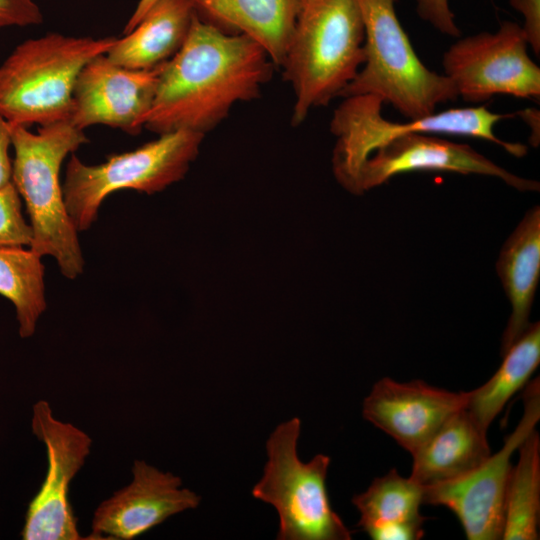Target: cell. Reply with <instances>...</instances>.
<instances>
[{"label": "cell", "instance_id": "10", "mask_svg": "<svg viewBox=\"0 0 540 540\" xmlns=\"http://www.w3.org/2000/svg\"><path fill=\"white\" fill-rule=\"evenodd\" d=\"M523 402L524 412L519 423L497 453L461 477L423 486V503L451 510L468 540L502 539L511 457L540 419L538 377L528 383Z\"/></svg>", "mask_w": 540, "mask_h": 540}, {"label": "cell", "instance_id": "24", "mask_svg": "<svg viewBox=\"0 0 540 540\" xmlns=\"http://www.w3.org/2000/svg\"><path fill=\"white\" fill-rule=\"evenodd\" d=\"M31 225L22 214L21 197L11 182L0 188V246H30Z\"/></svg>", "mask_w": 540, "mask_h": 540}, {"label": "cell", "instance_id": "18", "mask_svg": "<svg viewBox=\"0 0 540 540\" xmlns=\"http://www.w3.org/2000/svg\"><path fill=\"white\" fill-rule=\"evenodd\" d=\"M487 434L462 408L412 454L410 478L428 486L465 475L491 455Z\"/></svg>", "mask_w": 540, "mask_h": 540}, {"label": "cell", "instance_id": "12", "mask_svg": "<svg viewBox=\"0 0 540 540\" xmlns=\"http://www.w3.org/2000/svg\"><path fill=\"white\" fill-rule=\"evenodd\" d=\"M161 66L133 70L114 64L105 53L95 56L76 78L68 121L80 130L106 125L138 134L151 108Z\"/></svg>", "mask_w": 540, "mask_h": 540}, {"label": "cell", "instance_id": "30", "mask_svg": "<svg viewBox=\"0 0 540 540\" xmlns=\"http://www.w3.org/2000/svg\"><path fill=\"white\" fill-rule=\"evenodd\" d=\"M157 1L159 0H139L132 15L124 26L123 34L125 35L132 31Z\"/></svg>", "mask_w": 540, "mask_h": 540}, {"label": "cell", "instance_id": "11", "mask_svg": "<svg viewBox=\"0 0 540 540\" xmlns=\"http://www.w3.org/2000/svg\"><path fill=\"white\" fill-rule=\"evenodd\" d=\"M31 427L33 434L45 444L48 466L39 491L28 505L21 538L84 539L78 531L69 489L90 454L92 439L73 424L56 419L45 400L34 404Z\"/></svg>", "mask_w": 540, "mask_h": 540}, {"label": "cell", "instance_id": "6", "mask_svg": "<svg viewBox=\"0 0 540 540\" xmlns=\"http://www.w3.org/2000/svg\"><path fill=\"white\" fill-rule=\"evenodd\" d=\"M384 101L371 94L344 97L330 123L336 137L332 166L336 180L353 192L362 164L379 147L410 133L448 134L483 139L501 146L516 157L527 153V147L499 139L494 126L512 114L495 113L485 106L454 108L434 112L405 123L391 122L381 114Z\"/></svg>", "mask_w": 540, "mask_h": 540}, {"label": "cell", "instance_id": "3", "mask_svg": "<svg viewBox=\"0 0 540 540\" xmlns=\"http://www.w3.org/2000/svg\"><path fill=\"white\" fill-rule=\"evenodd\" d=\"M87 142L84 130L69 121L42 125L36 133L22 125L12 129V183L29 215L33 231L29 248L41 257H53L68 279L82 274L85 262L78 231L66 210L60 169L64 159Z\"/></svg>", "mask_w": 540, "mask_h": 540}, {"label": "cell", "instance_id": "5", "mask_svg": "<svg viewBox=\"0 0 540 540\" xmlns=\"http://www.w3.org/2000/svg\"><path fill=\"white\" fill-rule=\"evenodd\" d=\"M364 26V63L342 98L371 94L408 119L458 98L451 81L426 67L396 14V0H356Z\"/></svg>", "mask_w": 540, "mask_h": 540}, {"label": "cell", "instance_id": "1", "mask_svg": "<svg viewBox=\"0 0 540 540\" xmlns=\"http://www.w3.org/2000/svg\"><path fill=\"white\" fill-rule=\"evenodd\" d=\"M273 66L254 40L195 14L184 44L161 66L144 127L158 135L180 130L205 135L236 103L260 95Z\"/></svg>", "mask_w": 540, "mask_h": 540}, {"label": "cell", "instance_id": "29", "mask_svg": "<svg viewBox=\"0 0 540 540\" xmlns=\"http://www.w3.org/2000/svg\"><path fill=\"white\" fill-rule=\"evenodd\" d=\"M519 116L524 122L531 128V135L529 137L530 143L537 147L540 142V114L539 110L535 108H528L518 112Z\"/></svg>", "mask_w": 540, "mask_h": 540}, {"label": "cell", "instance_id": "19", "mask_svg": "<svg viewBox=\"0 0 540 540\" xmlns=\"http://www.w3.org/2000/svg\"><path fill=\"white\" fill-rule=\"evenodd\" d=\"M195 12L188 0L157 1L129 33L105 53L116 65L151 70L170 60L184 44Z\"/></svg>", "mask_w": 540, "mask_h": 540}, {"label": "cell", "instance_id": "15", "mask_svg": "<svg viewBox=\"0 0 540 540\" xmlns=\"http://www.w3.org/2000/svg\"><path fill=\"white\" fill-rule=\"evenodd\" d=\"M466 401L467 392L448 391L422 380L397 382L383 377L364 399L362 415L412 455Z\"/></svg>", "mask_w": 540, "mask_h": 540}, {"label": "cell", "instance_id": "25", "mask_svg": "<svg viewBox=\"0 0 540 540\" xmlns=\"http://www.w3.org/2000/svg\"><path fill=\"white\" fill-rule=\"evenodd\" d=\"M416 12L425 22L429 23L440 33L459 37L460 29L455 21L449 0H415Z\"/></svg>", "mask_w": 540, "mask_h": 540}, {"label": "cell", "instance_id": "8", "mask_svg": "<svg viewBox=\"0 0 540 540\" xmlns=\"http://www.w3.org/2000/svg\"><path fill=\"white\" fill-rule=\"evenodd\" d=\"M300 431V419L293 417L270 434L268 460L252 495L276 509L278 540H350L351 532L333 510L327 492L330 457L317 454L302 462L297 453Z\"/></svg>", "mask_w": 540, "mask_h": 540}, {"label": "cell", "instance_id": "9", "mask_svg": "<svg viewBox=\"0 0 540 540\" xmlns=\"http://www.w3.org/2000/svg\"><path fill=\"white\" fill-rule=\"evenodd\" d=\"M522 26L503 21L496 32H481L453 43L443 55L444 75L458 97L479 103L494 95L540 99V68L528 55Z\"/></svg>", "mask_w": 540, "mask_h": 540}, {"label": "cell", "instance_id": "2", "mask_svg": "<svg viewBox=\"0 0 540 540\" xmlns=\"http://www.w3.org/2000/svg\"><path fill=\"white\" fill-rule=\"evenodd\" d=\"M364 38L356 0H299L280 65L295 94L292 125L341 96L364 63Z\"/></svg>", "mask_w": 540, "mask_h": 540}, {"label": "cell", "instance_id": "4", "mask_svg": "<svg viewBox=\"0 0 540 540\" xmlns=\"http://www.w3.org/2000/svg\"><path fill=\"white\" fill-rule=\"evenodd\" d=\"M116 39L48 33L18 44L0 65V116L13 126L68 121L79 72Z\"/></svg>", "mask_w": 540, "mask_h": 540}, {"label": "cell", "instance_id": "22", "mask_svg": "<svg viewBox=\"0 0 540 540\" xmlns=\"http://www.w3.org/2000/svg\"><path fill=\"white\" fill-rule=\"evenodd\" d=\"M507 482L503 540H538L540 515V437L534 429L519 448Z\"/></svg>", "mask_w": 540, "mask_h": 540}, {"label": "cell", "instance_id": "16", "mask_svg": "<svg viewBox=\"0 0 540 540\" xmlns=\"http://www.w3.org/2000/svg\"><path fill=\"white\" fill-rule=\"evenodd\" d=\"M195 14L218 28L245 35L280 66L290 41L299 0H188ZM226 29V32H227Z\"/></svg>", "mask_w": 540, "mask_h": 540}, {"label": "cell", "instance_id": "23", "mask_svg": "<svg viewBox=\"0 0 540 540\" xmlns=\"http://www.w3.org/2000/svg\"><path fill=\"white\" fill-rule=\"evenodd\" d=\"M41 258L30 248L0 246V295L14 305L22 338L35 333L47 307Z\"/></svg>", "mask_w": 540, "mask_h": 540}, {"label": "cell", "instance_id": "21", "mask_svg": "<svg viewBox=\"0 0 540 540\" xmlns=\"http://www.w3.org/2000/svg\"><path fill=\"white\" fill-rule=\"evenodd\" d=\"M360 513L358 526L371 539L381 530L408 525L423 527L426 518L420 514L423 503V486L412 478L401 476L391 469L375 478L366 491L352 498Z\"/></svg>", "mask_w": 540, "mask_h": 540}, {"label": "cell", "instance_id": "28", "mask_svg": "<svg viewBox=\"0 0 540 540\" xmlns=\"http://www.w3.org/2000/svg\"><path fill=\"white\" fill-rule=\"evenodd\" d=\"M12 129L13 126L0 116V188L12 182V160L9 156Z\"/></svg>", "mask_w": 540, "mask_h": 540}, {"label": "cell", "instance_id": "13", "mask_svg": "<svg viewBox=\"0 0 540 540\" xmlns=\"http://www.w3.org/2000/svg\"><path fill=\"white\" fill-rule=\"evenodd\" d=\"M132 481L99 504L86 539L132 540L169 517L199 506L201 497L182 479L135 460Z\"/></svg>", "mask_w": 540, "mask_h": 540}, {"label": "cell", "instance_id": "14", "mask_svg": "<svg viewBox=\"0 0 540 540\" xmlns=\"http://www.w3.org/2000/svg\"><path fill=\"white\" fill-rule=\"evenodd\" d=\"M419 170L492 176L519 191H539L538 181L514 175L467 144L410 133L387 142L366 159L352 193L361 195L397 174Z\"/></svg>", "mask_w": 540, "mask_h": 540}, {"label": "cell", "instance_id": "20", "mask_svg": "<svg viewBox=\"0 0 540 540\" xmlns=\"http://www.w3.org/2000/svg\"><path fill=\"white\" fill-rule=\"evenodd\" d=\"M502 356L503 361L492 377L467 392L465 408L486 432L512 396L528 383L540 363L539 322L530 323Z\"/></svg>", "mask_w": 540, "mask_h": 540}, {"label": "cell", "instance_id": "7", "mask_svg": "<svg viewBox=\"0 0 540 540\" xmlns=\"http://www.w3.org/2000/svg\"><path fill=\"white\" fill-rule=\"evenodd\" d=\"M205 135L174 131L132 151L87 165L74 154L62 185L66 210L78 232L88 230L111 193L131 189L154 194L182 180L197 158Z\"/></svg>", "mask_w": 540, "mask_h": 540}, {"label": "cell", "instance_id": "26", "mask_svg": "<svg viewBox=\"0 0 540 540\" xmlns=\"http://www.w3.org/2000/svg\"><path fill=\"white\" fill-rule=\"evenodd\" d=\"M42 22L41 9L34 0H0V29L27 27Z\"/></svg>", "mask_w": 540, "mask_h": 540}, {"label": "cell", "instance_id": "17", "mask_svg": "<svg viewBox=\"0 0 540 540\" xmlns=\"http://www.w3.org/2000/svg\"><path fill=\"white\" fill-rule=\"evenodd\" d=\"M496 271L511 304L504 330L503 354L527 329L540 277V208L530 209L505 241Z\"/></svg>", "mask_w": 540, "mask_h": 540}, {"label": "cell", "instance_id": "27", "mask_svg": "<svg viewBox=\"0 0 540 540\" xmlns=\"http://www.w3.org/2000/svg\"><path fill=\"white\" fill-rule=\"evenodd\" d=\"M510 6L519 12L524 19L522 29L528 45L540 54V0H509Z\"/></svg>", "mask_w": 540, "mask_h": 540}]
</instances>
